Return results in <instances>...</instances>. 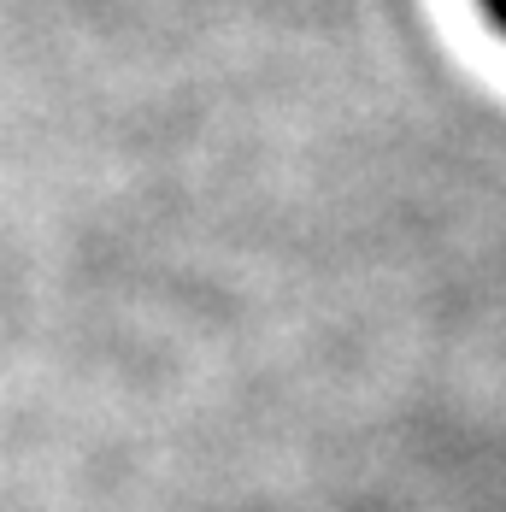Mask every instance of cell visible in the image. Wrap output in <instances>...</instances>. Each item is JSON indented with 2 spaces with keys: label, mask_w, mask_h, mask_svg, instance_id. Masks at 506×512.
<instances>
[{
  "label": "cell",
  "mask_w": 506,
  "mask_h": 512,
  "mask_svg": "<svg viewBox=\"0 0 506 512\" xmlns=\"http://www.w3.org/2000/svg\"><path fill=\"white\" fill-rule=\"evenodd\" d=\"M483 6H489V18H495V24L506 30V0H483Z\"/></svg>",
  "instance_id": "1"
}]
</instances>
